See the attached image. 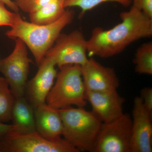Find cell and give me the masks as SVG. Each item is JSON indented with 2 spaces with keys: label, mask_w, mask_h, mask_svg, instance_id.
<instances>
[{
  "label": "cell",
  "mask_w": 152,
  "mask_h": 152,
  "mask_svg": "<svg viewBox=\"0 0 152 152\" xmlns=\"http://www.w3.org/2000/svg\"><path fill=\"white\" fill-rule=\"evenodd\" d=\"M121 22L109 30L93 29L87 40L90 56L110 58L121 53L136 41L152 36V19L134 6L120 14Z\"/></svg>",
  "instance_id": "obj_1"
},
{
  "label": "cell",
  "mask_w": 152,
  "mask_h": 152,
  "mask_svg": "<svg viewBox=\"0 0 152 152\" xmlns=\"http://www.w3.org/2000/svg\"><path fill=\"white\" fill-rule=\"evenodd\" d=\"M74 16L73 11L66 10L56 22L39 25L24 20L17 13L13 25L5 35L12 39L21 40L31 52L39 66L62 30L72 21Z\"/></svg>",
  "instance_id": "obj_2"
},
{
  "label": "cell",
  "mask_w": 152,
  "mask_h": 152,
  "mask_svg": "<svg viewBox=\"0 0 152 152\" xmlns=\"http://www.w3.org/2000/svg\"><path fill=\"white\" fill-rule=\"evenodd\" d=\"M58 110L64 138L79 152H94L102 122L84 108L71 106Z\"/></svg>",
  "instance_id": "obj_3"
},
{
  "label": "cell",
  "mask_w": 152,
  "mask_h": 152,
  "mask_svg": "<svg viewBox=\"0 0 152 152\" xmlns=\"http://www.w3.org/2000/svg\"><path fill=\"white\" fill-rule=\"evenodd\" d=\"M56 80L46 99V103L58 110L75 106L84 108L88 102L82 77L81 66L68 65L60 68Z\"/></svg>",
  "instance_id": "obj_4"
},
{
  "label": "cell",
  "mask_w": 152,
  "mask_h": 152,
  "mask_svg": "<svg viewBox=\"0 0 152 152\" xmlns=\"http://www.w3.org/2000/svg\"><path fill=\"white\" fill-rule=\"evenodd\" d=\"M13 51L0 60V72L8 83L15 99L25 96L26 85L33 61L28 56L27 47L19 39H15Z\"/></svg>",
  "instance_id": "obj_5"
},
{
  "label": "cell",
  "mask_w": 152,
  "mask_h": 152,
  "mask_svg": "<svg viewBox=\"0 0 152 152\" xmlns=\"http://www.w3.org/2000/svg\"><path fill=\"white\" fill-rule=\"evenodd\" d=\"M87 40L83 33L76 30L69 34L61 33L45 57L59 68L68 65L86 64L87 57Z\"/></svg>",
  "instance_id": "obj_6"
},
{
  "label": "cell",
  "mask_w": 152,
  "mask_h": 152,
  "mask_svg": "<svg viewBox=\"0 0 152 152\" xmlns=\"http://www.w3.org/2000/svg\"><path fill=\"white\" fill-rule=\"evenodd\" d=\"M132 118L127 113L102 123L94 152H131Z\"/></svg>",
  "instance_id": "obj_7"
},
{
  "label": "cell",
  "mask_w": 152,
  "mask_h": 152,
  "mask_svg": "<svg viewBox=\"0 0 152 152\" xmlns=\"http://www.w3.org/2000/svg\"><path fill=\"white\" fill-rule=\"evenodd\" d=\"M1 140L5 152H80L64 138L53 141L37 131L26 134L11 132Z\"/></svg>",
  "instance_id": "obj_8"
},
{
  "label": "cell",
  "mask_w": 152,
  "mask_h": 152,
  "mask_svg": "<svg viewBox=\"0 0 152 152\" xmlns=\"http://www.w3.org/2000/svg\"><path fill=\"white\" fill-rule=\"evenodd\" d=\"M132 114L131 152H152V115L140 96L134 98Z\"/></svg>",
  "instance_id": "obj_9"
},
{
  "label": "cell",
  "mask_w": 152,
  "mask_h": 152,
  "mask_svg": "<svg viewBox=\"0 0 152 152\" xmlns=\"http://www.w3.org/2000/svg\"><path fill=\"white\" fill-rule=\"evenodd\" d=\"M81 66L86 90L107 92L118 88L119 80L113 68L105 66L93 58H88Z\"/></svg>",
  "instance_id": "obj_10"
},
{
  "label": "cell",
  "mask_w": 152,
  "mask_h": 152,
  "mask_svg": "<svg viewBox=\"0 0 152 152\" xmlns=\"http://www.w3.org/2000/svg\"><path fill=\"white\" fill-rule=\"evenodd\" d=\"M56 66L52 61L45 57L35 75L27 83L26 99L33 107L46 103L47 96L56 77Z\"/></svg>",
  "instance_id": "obj_11"
},
{
  "label": "cell",
  "mask_w": 152,
  "mask_h": 152,
  "mask_svg": "<svg viewBox=\"0 0 152 152\" xmlns=\"http://www.w3.org/2000/svg\"><path fill=\"white\" fill-rule=\"evenodd\" d=\"M85 97L91 106V111L102 123L111 121L124 113L125 99L117 90L107 92L86 90Z\"/></svg>",
  "instance_id": "obj_12"
},
{
  "label": "cell",
  "mask_w": 152,
  "mask_h": 152,
  "mask_svg": "<svg viewBox=\"0 0 152 152\" xmlns=\"http://www.w3.org/2000/svg\"><path fill=\"white\" fill-rule=\"evenodd\" d=\"M36 130L41 135L53 141L62 136L63 126L59 110L46 103L34 108Z\"/></svg>",
  "instance_id": "obj_13"
},
{
  "label": "cell",
  "mask_w": 152,
  "mask_h": 152,
  "mask_svg": "<svg viewBox=\"0 0 152 152\" xmlns=\"http://www.w3.org/2000/svg\"><path fill=\"white\" fill-rule=\"evenodd\" d=\"M11 121L13 132L26 134L37 131L34 108L25 96L15 99Z\"/></svg>",
  "instance_id": "obj_14"
},
{
  "label": "cell",
  "mask_w": 152,
  "mask_h": 152,
  "mask_svg": "<svg viewBox=\"0 0 152 152\" xmlns=\"http://www.w3.org/2000/svg\"><path fill=\"white\" fill-rule=\"evenodd\" d=\"M65 0H50L40 8L29 14L30 22L39 25L52 23L58 20L65 12Z\"/></svg>",
  "instance_id": "obj_15"
},
{
  "label": "cell",
  "mask_w": 152,
  "mask_h": 152,
  "mask_svg": "<svg viewBox=\"0 0 152 152\" xmlns=\"http://www.w3.org/2000/svg\"><path fill=\"white\" fill-rule=\"evenodd\" d=\"M134 63L137 73L152 75V42L145 43L138 48Z\"/></svg>",
  "instance_id": "obj_16"
},
{
  "label": "cell",
  "mask_w": 152,
  "mask_h": 152,
  "mask_svg": "<svg viewBox=\"0 0 152 152\" xmlns=\"http://www.w3.org/2000/svg\"><path fill=\"white\" fill-rule=\"evenodd\" d=\"M15 98L10 86L4 77L0 76V122L4 123L11 121Z\"/></svg>",
  "instance_id": "obj_17"
},
{
  "label": "cell",
  "mask_w": 152,
  "mask_h": 152,
  "mask_svg": "<svg viewBox=\"0 0 152 152\" xmlns=\"http://www.w3.org/2000/svg\"><path fill=\"white\" fill-rule=\"evenodd\" d=\"M112 1L118 3L124 7H128L132 4V0H65L64 7L65 8L77 7L81 10L80 15L83 16L88 11L106 2Z\"/></svg>",
  "instance_id": "obj_18"
},
{
  "label": "cell",
  "mask_w": 152,
  "mask_h": 152,
  "mask_svg": "<svg viewBox=\"0 0 152 152\" xmlns=\"http://www.w3.org/2000/svg\"><path fill=\"white\" fill-rule=\"evenodd\" d=\"M50 0H13L19 9L30 14L40 8Z\"/></svg>",
  "instance_id": "obj_19"
},
{
  "label": "cell",
  "mask_w": 152,
  "mask_h": 152,
  "mask_svg": "<svg viewBox=\"0 0 152 152\" xmlns=\"http://www.w3.org/2000/svg\"><path fill=\"white\" fill-rule=\"evenodd\" d=\"M17 13L9 11L6 8L5 5L0 1V27L12 26Z\"/></svg>",
  "instance_id": "obj_20"
},
{
  "label": "cell",
  "mask_w": 152,
  "mask_h": 152,
  "mask_svg": "<svg viewBox=\"0 0 152 152\" xmlns=\"http://www.w3.org/2000/svg\"><path fill=\"white\" fill-rule=\"evenodd\" d=\"M132 5L152 19V0H132Z\"/></svg>",
  "instance_id": "obj_21"
},
{
  "label": "cell",
  "mask_w": 152,
  "mask_h": 152,
  "mask_svg": "<svg viewBox=\"0 0 152 152\" xmlns=\"http://www.w3.org/2000/svg\"><path fill=\"white\" fill-rule=\"evenodd\" d=\"M145 108L152 115V88L146 87L141 90L140 96Z\"/></svg>",
  "instance_id": "obj_22"
},
{
  "label": "cell",
  "mask_w": 152,
  "mask_h": 152,
  "mask_svg": "<svg viewBox=\"0 0 152 152\" xmlns=\"http://www.w3.org/2000/svg\"><path fill=\"white\" fill-rule=\"evenodd\" d=\"M12 130V125L7 124L0 122V140H1L5 136Z\"/></svg>",
  "instance_id": "obj_23"
},
{
  "label": "cell",
  "mask_w": 152,
  "mask_h": 152,
  "mask_svg": "<svg viewBox=\"0 0 152 152\" xmlns=\"http://www.w3.org/2000/svg\"><path fill=\"white\" fill-rule=\"evenodd\" d=\"M0 1L4 3L5 5L7 6L9 8L11 9L12 10L14 11L15 12H18L19 9L15 4L13 1L12 0H0Z\"/></svg>",
  "instance_id": "obj_24"
},
{
  "label": "cell",
  "mask_w": 152,
  "mask_h": 152,
  "mask_svg": "<svg viewBox=\"0 0 152 152\" xmlns=\"http://www.w3.org/2000/svg\"><path fill=\"white\" fill-rule=\"evenodd\" d=\"M0 152H5V148L2 141L0 140Z\"/></svg>",
  "instance_id": "obj_25"
}]
</instances>
